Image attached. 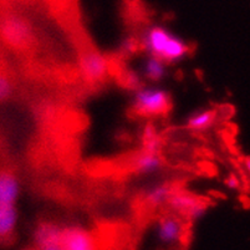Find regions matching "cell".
<instances>
[{
	"mask_svg": "<svg viewBox=\"0 0 250 250\" xmlns=\"http://www.w3.org/2000/svg\"><path fill=\"white\" fill-rule=\"evenodd\" d=\"M145 46L149 54L163 62H176L187 55L188 45L161 26H154L145 36Z\"/></svg>",
	"mask_w": 250,
	"mask_h": 250,
	"instance_id": "cell-1",
	"label": "cell"
},
{
	"mask_svg": "<svg viewBox=\"0 0 250 250\" xmlns=\"http://www.w3.org/2000/svg\"><path fill=\"white\" fill-rule=\"evenodd\" d=\"M0 35L6 45L18 50L29 47L34 40L30 24L20 15L4 17L0 21Z\"/></svg>",
	"mask_w": 250,
	"mask_h": 250,
	"instance_id": "cell-2",
	"label": "cell"
},
{
	"mask_svg": "<svg viewBox=\"0 0 250 250\" xmlns=\"http://www.w3.org/2000/svg\"><path fill=\"white\" fill-rule=\"evenodd\" d=\"M172 107L170 96L160 88L138 91L133 104V112L138 116H162Z\"/></svg>",
	"mask_w": 250,
	"mask_h": 250,
	"instance_id": "cell-3",
	"label": "cell"
},
{
	"mask_svg": "<svg viewBox=\"0 0 250 250\" xmlns=\"http://www.w3.org/2000/svg\"><path fill=\"white\" fill-rule=\"evenodd\" d=\"M60 247L65 250H90L96 247V243L90 231L80 227H67L61 229Z\"/></svg>",
	"mask_w": 250,
	"mask_h": 250,
	"instance_id": "cell-4",
	"label": "cell"
},
{
	"mask_svg": "<svg viewBox=\"0 0 250 250\" xmlns=\"http://www.w3.org/2000/svg\"><path fill=\"white\" fill-rule=\"evenodd\" d=\"M167 202L176 212L190 219H197L206 212V203L188 193H170Z\"/></svg>",
	"mask_w": 250,
	"mask_h": 250,
	"instance_id": "cell-5",
	"label": "cell"
},
{
	"mask_svg": "<svg viewBox=\"0 0 250 250\" xmlns=\"http://www.w3.org/2000/svg\"><path fill=\"white\" fill-rule=\"evenodd\" d=\"M61 228L52 223H42L35 229V244L40 249L60 250Z\"/></svg>",
	"mask_w": 250,
	"mask_h": 250,
	"instance_id": "cell-6",
	"label": "cell"
},
{
	"mask_svg": "<svg viewBox=\"0 0 250 250\" xmlns=\"http://www.w3.org/2000/svg\"><path fill=\"white\" fill-rule=\"evenodd\" d=\"M83 67L86 77L91 81H99L106 74V61L97 52H87L83 58Z\"/></svg>",
	"mask_w": 250,
	"mask_h": 250,
	"instance_id": "cell-7",
	"label": "cell"
},
{
	"mask_svg": "<svg viewBox=\"0 0 250 250\" xmlns=\"http://www.w3.org/2000/svg\"><path fill=\"white\" fill-rule=\"evenodd\" d=\"M183 235L182 223L174 217H166L160 222L158 226V236L166 244H173L179 242Z\"/></svg>",
	"mask_w": 250,
	"mask_h": 250,
	"instance_id": "cell-8",
	"label": "cell"
},
{
	"mask_svg": "<svg viewBox=\"0 0 250 250\" xmlns=\"http://www.w3.org/2000/svg\"><path fill=\"white\" fill-rule=\"evenodd\" d=\"M19 194V184L13 173L0 172V204H15Z\"/></svg>",
	"mask_w": 250,
	"mask_h": 250,
	"instance_id": "cell-9",
	"label": "cell"
},
{
	"mask_svg": "<svg viewBox=\"0 0 250 250\" xmlns=\"http://www.w3.org/2000/svg\"><path fill=\"white\" fill-rule=\"evenodd\" d=\"M17 224V210L14 204H0V239L5 240L13 235Z\"/></svg>",
	"mask_w": 250,
	"mask_h": 250,
	"instance_id": "cell-10",
	"label": "cell"
},
{
	"mask_svg": "<svg viewBox=\"0 0 250 250\" xmlns=\"http://www.w3.org/2000/svg\"><path fill=\"white\" fill-rule=\"evenodd\" d=\"M136 172L138 173H149L161 167V158L157 152L145 151L133 165Z\"/></svg>",
	"mask_w": 250,
	"mask_h": 250,
	"instance_id": "cell-11",
	"label": "cell"
},
{
	"mask_svg": "<svg viewBox=\"0 0 250 250\" xmlns=\"http://www.w3.org/2000/svg\"><path fill=\"white\" fill-rule=\"evenodd\" d=\"M217 118V112L214 110H206L197 112L188 120L187 126L189 128L195 129V131H203V129L209 128L214 124Z\"/></svg>",
	"mask_w": 250,
	"mask_h": 250,
	"instance_id": "cell-12",
	"label": "cell"
},
{
	"mask_svg": "<svg viewBox=\"0 0 250 250\" xmlns=\"http://www.w3.org/2000/svg\"><path fill=\"white\" fill-rule=\"evenodd\" d=\"M165 62L160 59L151 56L145 65V74L152 81H160L165 76Z\"/></svg>",
	"mask_w": 250,
	"mask_h": 250,
	"instance_id": "cell-13",
	"label": "cell"
},
{
	"mask_svg": "<svg viewBox=\"0 0 250 250\" xmlns=\"http://www.w3.org/2000/svg\"><path fill=\"white\" fill-rule=\"evenodd\" d=\"M170 193H172V190L169 189L168 186H158V187L149 190L148 194H147V201L153 206H158V204H162L168 201Z\"/></svg>",
	"mask_w": 250,
	"mask_h": 250,
	"instance_id": "cell-14",
	"label": "cell"
},
{
	"mask_svg": "<svg viewBox=\"0 0 250 250\" xmlns=\"http://www.w3.org/2000/svg\"><path fill=\"white\" fill-rule=\"evenodd\" d=\"M13 94V83L8 77L0 75V102L5 101Z\"/></svg>",
	"mask_w": 250,
	"mask_h": 250,
	"instance_id": "cell-15",
	"label": "cell"
},
{
	"mask_svg": "<svg viewBox=\"0 0 250 250\" xmlns=\"http://www.w3.org/2000/svg\"><path fill=\"white\" fill-rule=\"evenodd\" d=\"M227 184H228V187H230V188H238V186H239V182H238L236 177L230 176L228 179H227Z\"/></svg>",
	"mask_w": 250,
	"mask_h": 250,
	"instance_id": "cell-16",
	"label": "cell"
},
{
	"mask_svg": "<svg viewBox=\"0 0 250 250\" xmlns=\"http://www.w3.org/2000/svg\"><path fill=\"white\" fill-rule=\"evenodd\" d=\"M245 168H247V170L248 172H249L250 173V158H247V160H245Z\"/></svg>",
	"mask_w": 250,
	"mask_h": 250,
	"instance_id": "cell-17",
	"label": "cell"
}]
</instances>
